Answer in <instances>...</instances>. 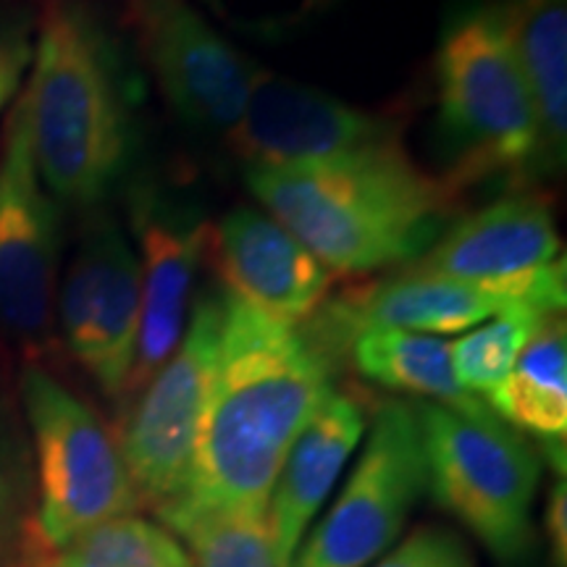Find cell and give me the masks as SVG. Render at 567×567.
<instances>
[{"mask_svg": "<svg viewBox=\"0 0 567 567\" xmlns=\"http://www.w3.org/2000/svg\"><path fill=\"white\" fill-rule=\"evenodd\" d=\"M329 389L331 365L300 326L276 321L224 289L208 405L176 499L266 513L284 460Z\"/></svg>", "mask_w": 567, "mask_h": 567, "instance_id": "cell-1", "label": "cell"}, {"mask_svg": "<svg viewBox=\"0 0 567 567\" xmlns=\"http://www.w3.org/2000/svg\"><path fill=\"white\" fill-rule=\"evenodd\" d=\"M258 203L331 274L408 266L463 208V189L405 151L316 166L245 168Z\"/></svg>", "mask_w": 567, "mask_h": 567, "instance_id": "cell-2", "label": "cell"}, {"mask_svg": "<svg viewBox=\"0 0 567 567\" xmlns=\"http://www.w3.org/2000/svg\"><path fill=\"white\" fill-rule=\"evenodd\" d=\"M21 103L48 193L101 208L130 166L132 111L116 38L92 0H45Z\"/></svg>", "mask_w": 567, "mask_h": 567, "instance_id": "cell-3", "label": "cell"}, {"mask_svg": "<svg viewBox=\"0 0 567 567\" xmlns=\"http://www.w3.org/2000/svg\"><path fill=\"white\" fill-rule=\"evenodd\" d=\"M425 488L488 555L515 567L534 547L542 452L484 400L465 408L421 402Z\"/></svg>", "mask_w": 567, "mask_h": 567, "instance_id": "cell-4", "label": "cell"}, {"mask_svg": "<svg viewBox=\"0 0 567 567\" xmlns=\"http://www.w3.org/2000/svg\"><path fill=\"white\" fill-rule=\"evenodd\" d=\"M439 122L457 155L460 189L486 176L542 172L528 87L492 6L467 3L446 21L436 51Z\"/></svg>", "mask_w": 567, "mask_h": 567, "instance_id": "cell-5", "label": "cell"}, {"mask_svg": "<svg viewBox=\"0 0 567 567\" xmlns=\"http://www.w3.org/2000/svg\"><path fill=\"white\" fill-rule=\"evenodd\" d=\"M21 405L34 465V547L45 555L142 505L103 417L51 371L27 363Z\"/></svg>", "mask_w": 567, "mask_h": 567, "instance_id": "cell-6", "label": "cell"}, {"mask_svg": "<svg viewBox=\"0 0 567 567\" xmlns=\"http://www.w3.org/2000/svg\"><path fill=\"white\" fill-rule=\"evenodd\" d=\"M221 323L224 292L205 295L193 305L179 347L140 389L118 436L134 492L155 513L187 484L216 371Z\"/></svg>", "mask_w": 567, "mask_h": 567, "instance_id": "cell-7", "label": "cell"}, {"mask_svg": "<svg viewBox=\"0 0 567 567\" xmlns=\"http://www.w3.org/2000/svg\"><path fill=\"white\" fill-rule=\"evenodd\" d=\"M408 266L542 313H565L563 243L549 203L536 193H513L452 221Z\"/></svg>", "mask_w": 567, "mask_h": 567, "instance_id": "cell-8", "label": "cell"}, {"mask_svg": "<svg viewBox=\"0 0 567 567\" xmlns=\"http://www.w3.org/2000/svg\"><path fill=\"white\" fill-rule=\"evenodd\" d=\"M425 488L415 405H379L358 465L289 567H365L400 536Z\"/></svg>", "mask_w": 567, "mask_h": 567, "instance_id": "cell-9", "label": "cell"}, {"mask_svg": "<svg viewBox=\"0 0 567 567\" xmlns=\"http://www.w3.org/2000/svg\"><path fill=\"white\" fill-rule=\"evenodd\" d=\"M61 213L34 163L21 95L0 151V334L24 350L51 342Z\"/></svg>", "mask_w": 567, "mask_h": 567, "instance_id": "cell-10", "label": "cell"}, {"mask_svg": "<svg viewBox=\"0 0 567 567\" xmlns=\"http://www.w3.org/2000/svg\"><path fill=\"white\" fill-rule=\"evenodd\" d=\"M226 140L247 168L316 166L408 147L402 118L358 109L260 69Z\"/></svg>", "mask_w": 567, "mask_h": 567, "instance_id": "cell-11", "label": "cell"}, {"mask_svg": "<svg viewBox=\"0 0 567 567\" xmlns=\"http://www.w3.org/2000/svg\"><path fill=\"white\" fill-rule=\"evenodd\" d=\"M55 313L71 358L105 396L124 400L140 337V266L109 210H87Z\"/></svg>", "mask_w": 567, "mask_h": 567, "instance_id": "cell-12", "label": "cell"}, {"mask_svg": "<svg viewBox=\"0 0 567 567\" xmlns=\"http://www.w3.org/2000/svg\"><path fill=\"white\" fill-rule=\"evenodd\" d=\"M140 51L189 126L229 134L258 66L224 40L189 0H124Z\"/></svg>", "mask_w": 567, "mask_h": 567, "instance_id": "cell-13", "label": "cell"}, {"mask_svg": "<svg viewBox=\"0 0 567 567\" xmlns=\"http://www.w3.org/2000/svg\"><path fill=\"white\" fill-rule=\"evenodd\" d=\"M132 229L140 266V337L126 396L137 394L179 347L210 243V226L155 184L132 193Z\"/></svg>", "mask_w": 567, "mask_h": 567, "instance_id": "cell-14", "label": "cell"}, {"mask_svg": "<svg viewBox=\"0 0 567 567\" xmlns=\"http://www.w3.org/2000/svg\"><path fill=\"white\" fill-rule=\"evenodd\" d=\"M208 252L226 292L289 326L313 318L334 284L292 231L255 208H234L210 229Z\"/></svg>", "mask_w": 567, "mask_h": 567, "instance_id": "cell-15", "label": "cell"}, {"mask_svg": "<svg viewBox=\"0 0 567 567\" xmlns=\"http://www.w3.org/2000/svg\"><path fill=\"white\" fill-rule=\"evenodd\" d=\"M365 425V408L352 394L329 389L297 434L266 509L281 567L292 565L305 530L350 463Z\"/></svg>", "mask_w": 567, "mask_h": 567, "instance_id": "cell-16", "label": "cell"}, {"mask_svg": "<svg viewBox=\"0 0 567 567\" xmlns=\"http://www.w3.org/2000/svg\"><path fill=\"white\" fill-rule=\"evenodd\" d=\"M492 9L534 103L542 172L555 174L567 151V3L494 0Z\"/></svg>", "mask_w": 567, "mask_h": 567, "instance_id": "cell-17", "label": "cell"}, {"mask_svg": "<svg viewBox=\"0 0 567 567\" xmlns=\"http://www.w3.org/2000/svg\"><path fill=\"white\" fill-rule=\"evenodd\" d=\"M486 405L523 436L542 444V455L565 476L567 439V329L565 313H551L523 347L507 379Z\"/></svg>", "mask_w": 567, "mask_h": 567, "instance_id": "cell-18", "label": "cell"}, {"mask_svg": "<svg viewBox=\"0 0 567 567\" xmlns=\"http://www.w3.org/2000/svg\"><path fill=\"white\" fill-rule=\"evenodd\" d=\"M347 352H350L354 371L392 392L417 394L450 408H465L481 400L460 386L455 368H452L450 342L434 334L365 329L352 337Z\"/></svg>", "mask_w": 567, "mask_h": 567, "instance_id": "cell-19", "label": "cell"}, {"mask_svg": "<svg viewBox=\"0 0 567 567\" xmlns=\"http://www.w3.org/2000/svg\"><path fill=\"white\" fill-rule=\"evenodd\" d=\"M172 534L187 544L193 567H281L266 513L168 502L158 513Z\"/></svg>", "mask_w": 567, "mask_h": 567, "instance_id": "cell-20", "label": "cell"}, {"mask_svg": "<svg viewBox=\"0 0 567 567\" xmlns=\"http://www.w3.org/2000/svg\"><path fill=\"white\" fill-rule=\"evenodd\" d=\"M42 563L48 567H193L172 530L137 513L84 530L42 557Z\"/></svg>", "mask_w": 567, "mask_h": 567, "instance_id": "cell-21", "label": "cell"}, {"mask_svg": "<svg viewBox=\"0 0 567 567\" xmlns=\"http://www.w3.org/2000/svg\"><path fill=\"white\" fill-rule=\"evenodd\" d=\"M551 313L517 305L505 313L488 318L484 326L471 329L457 342H450L452 368L460 386L476 396H488L520 358L523 347L536 334L542 321Z\"/></svg>", "mask_w": 567, "mask_h": 567, "instance_id": "cell-22", "label": "cell"}, {"mask_svg": "<svg viewBox=\"0 0 567 567\" xmlns=\"http://www.w3.org/2000/svg\"><path fill=\"white\" fill-rule=\"evenodd\" d=\"M34 549V465L24 425L0 396V567Z\"/></svg>", "mask_w": 567, "mask_h": 567, "instance_id": "cell-23", "label": "cell"}, {"mask_svg": "<svg viewBox=\"0 0 567 567\" xmlns=\"http://www.w3.org/2000/svg\"><path fill=\"white\" fill-rule=\"evenodd\" d=\"M216 19L245 32H284L329 9L334 0H203Z\"/></svg>", "mask_w": 567, "mask_h": 567, "instance_id": "cell-24", "label": "cell"}, {"mask_svg": "<svg viewBox=\"0 0 567 567\" xmlns=\"http://www.w3.org/2000/svg\"><path fill=\"white\" fill-rule=\"evenodd\" d=\"M32 53L34 38L30 13L0 6V116L19 97Z\"/></svg>", "mask_w": 567, "mask_h": 567, "instance_id": "cell-25", "label": "cell"}, {"mask_svg": "<svg viewBox=\"0 0 567 567\" xmlns=\"http://www.w3.org/2000/svg\"><path fill=\"white\" fill-rule=\"evenodd\" d=\"M373 567H476L471 551L446 528H417Z\"/></svg>", "mask_w": 567, "mask_h": 567, "instance_id": "cell-26", "label": "cell"}, {"mask_svg": "<svg viewBox=\"0 0 567 567\" xmlns=\"http://www.w3.org/2000/svg\"><path fill=\"white\" fill-rule=\"evenodd\" d=\"M544 528L549 536L551 563L555 567H567V484L559 478L551 486L547 509H544Z\"/></svg>", "mask_w": 567, "mask_h": 567, "instance_id": "cell-27", "label": "cell"}]
</instances>
